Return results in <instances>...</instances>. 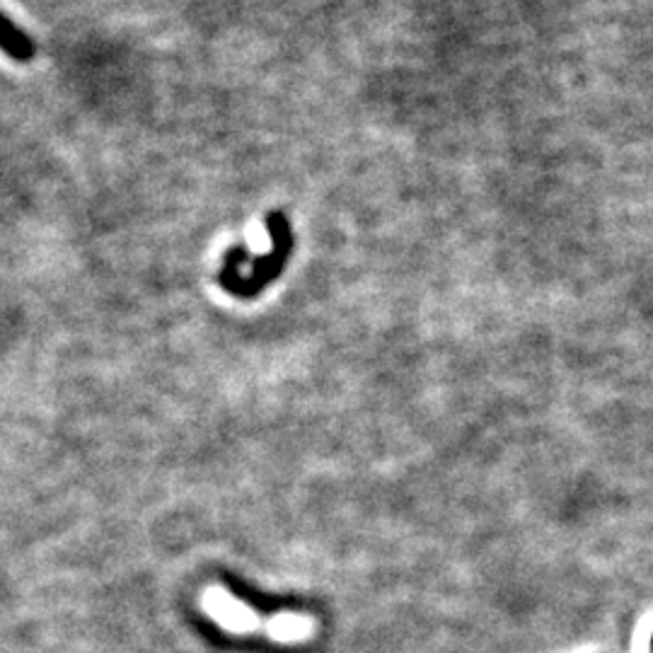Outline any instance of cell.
<instances>
[{"instance_id": "obj_1", "label": "cell", "mask_w": 653, "mask_h": 653, "mask_svg": "<svg viewBox=\"0 0 653 653\" xmlns=\"http://www.w3.org/2000/svg\"><path fill=\"white\" fill-rule=\"evenodd\" d=\"M267 228L271 233V252L262 254L259 259H254V276L250 281L240 283L233 291V296L238 298H254L264 286H269L271 281H276V276L281 274L283 267L288 262V254L293 250V230L288 223L286 213L274 211L267 216Z\"/></svg>"}, {"instance_id": "obj_2", "label": "cell", "mask_w": 653, "mask_h": 653, "mask_svg": "<svg viewBox=\"0 0 653 653\" xmlns=\"http://www.w3.org/2000/svg\"><path fill=\"white\" fill-rule=\"evenodd\" d=\"M206 610L216 617L223 627L235 629V632H250V629L259 627V617L247 608L245 603L235 600L233 595H228L221 588H211L206 593Z\"/></svg>"}, {"instance_id": "obj_3", "label": "cell", "mask_w": 653, "mask_h": 653, "mask_svg": "<svg viewBox=\"0 0 653 653\" xmlns=\"http://www.w3.org/2000/svg\"><path fill=\"white\" fill-rule=\"evenodd\" d=\"M3 49L5 54L13 56V59L20 63H30L34 59V54H37L32 39L27 37V34L22 32L8 15L3 17Z\"/></svg>"}, {"instance_id": "obj_4", "label": "cell", "mask_w": 653, "mask_h": 653, "mask_svg": "<svg viewBox=\"0 0 653 653\" xmlns=\"http://www.w3.org/2000/svg\"><path fill=\"white\" fill-rule=\"evenodd\" d=\"M267 632L279 641H298L305 639L312 632V622L303 615H288L286 612V615H276L274 620L269 622Z\"/></svg>"}, {"instance_id": "obj_5", "label": "cell", "mask_w": 653, "mask_h": 653, "mask_svg": "<svg viewBox=\"0 0 653 653\" xmlns=\"http://www.w3.org/2000/svg\"><path fill=\"white\" fill-rule=\"evenodd\" d=\"M651 653H653V637H651Z\"/></svg>"}]
</instances>
